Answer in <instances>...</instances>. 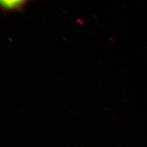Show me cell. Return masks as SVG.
I'll return each mask as SVG.
<instances>
[{
	"mask_svg": "<svg viewBox=\"0 0 147 147\" xmlns=\"http://www.w3.org/2000/svg\"><path fill=\"white\" fill-rule=\"evenodd\" d=\"M1 6L7 9H13L22 5L27 0H0Z\"/></svg>",
	"mask_w": 147,
	"mask_h": 147,
	"instance_id": "obj_1",
	"label": "cell"
}]
</instances>
